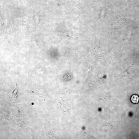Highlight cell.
<instances>
[{
    "instance_id": "277c9868",
    "label": "cell",
    "mask_w": 139,
    "mask_h": 139,
    "mask_svg": "<svg viewBox=\"0 0 139 139\" xmlns=\"http://www.w3.org/2000/svg\"><path fill=\"white\" fill-rule=\"evenodd\" d=\"M131 102L134 104H137L139 101V97L136 95H133L131 98Z\"/></svg>"
},
{
    "instance_id": "6da1fadb",
    "label": "cell",
    "mask_w": 139,
    "mask_h": 139,
    "mask_svg": "<svg viewBox=\"0 0 139 139\" xmlns=\"http://www.w3.org/2000/svg\"><path fill=\"white\" fill-rule=\"evenodd\" d=\"M136 70V66L135 63L131 65L126 70L119 76V79L124 77H127L130 80L132 79L134 77V74Z\"/></svg>"
},
{
    "instance_id": "3957f363",
    "label": "cell",
    "mask_w": 139,
    "mask_h": 139,
    "mask_svg": "<svg viewBox=\"0 0 139 139\" xmlns=\"http://www.w3.org/2000/svg\"><path fill=\"white\" fill-rule=\"evenodd\" d=\"M62 5L61 0H54L51 6L52 10L53 12L56 14L61 13Z\"/></svg>"
},
{
    "instance_id": "7a4b0ae2",
    "label": "cell",
    "mask_w": 139,
    "mask_h": 139,
    "mask_svg": "<svg viewBox=\"0 0 139 139\" xmlns=\"http://www.w3.org/2000/svg\"><path fill=\"white\" fill-rule=\"evenodd\" d=\"M73 5L75 15H80L84 11V4L80 0H73Z\"/></svg>"
}]
</instances>
